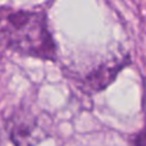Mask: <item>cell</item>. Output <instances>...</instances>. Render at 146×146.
<instances>
[{
	"label": "cell",
	"mask_w": 146,
	"mask_h": 146,
	"mask_svg": "<svg viewBox=\"0 0 146 146\" xmlns=\"http://www.w3.org/2000/svg\"><path fill=\"white\" fill-rule=\"evenodd\" d=\"M128 60V56L123 59L115 58L113 60L105 62L99 67H96L94 71H91V73L86 76L85 81H83L85 90H87L88 92H98V91L104 90L106 86H109L114 81L118 72L126 64L129 63Z\"/></svg>",
	"instance_id": "cell-3"
},
{
	"label": "cell",
	"mask_w": 146,
	"mask_h": 146,
	"mask_svg": "<svg viewBox=\"0 0 146 146\" xmlns=\"http://www.w3.org/2000/svg\"><path fill=\"white\" fill-rule=\"evenodd\" d=\"M0 41L26 55L55 60L56 49L42 12L0 9Z\"/></svg>",
	"instance_id": "cell-1"
},
{
	"label": "cell",
	"mask_w": 146,
	"mask_h": 146,
	"mask_svg": "<svg viewBox=\"0 0 146 146\" xmlns=\"http://www.w3.org/2000/svg\"><path fill=\"white\" fill-rule=\"evenodd\" d=\"M133 145L135 146H146V126L136 135V137H135V140H133Z\"/></svg>",
	"instance_id": "cell-4"
},
{
	"label": "cell",
	"mask_w": 146,
	"mask_h": 146,
	"mask_svg": "<svg viewBox=\"0 0 146 146\" xmlns=\"http://www.w3.org/2000/svg\"><path fill=\"white\" fill-rule=\"evenodd\" d=\"M8 129L14 146H36L45 137L37 119L26 111L13 114L8 122Z\"/></svg>",
	"instance_id": "cell-2"
}]
</instances>
